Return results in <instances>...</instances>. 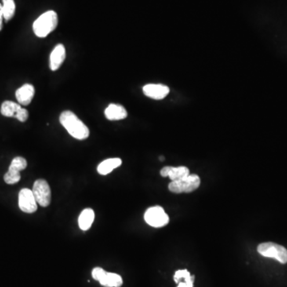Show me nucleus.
<instances>
[{
    "instance_id": "nucleus-1",
    "label": "nucleus",
    "mask_w": 287,
    "mask_h": 287,
    "mask_svg": "<svg viewBox=\"0 0 287 287\" xmlns=\"http://www.w3.org/2000/svg\"><path fill=\"white\" fill-rule=\"evenodd\" d=\"M59 121L70 136L75 139L82 140L89 137V128L73 112L69 110L63 112L59 117Z\"/></svg>"
},
{
    "instance_id": "nucleus-2",
    "label": "nucleus",
    "mask_w": 287,
    "mask_h": 287,
    "mask_svg": "<svg viewBox=\"0 0 287 287\" xmlns=\"http://www.w3.org/2000/svg\"><path fill=\"white\" fill-rule=\"evenodd\" d=\"M58 23L57 13L54 11H48L36 19L33 24V30L38 38H45L56 29Z\"/></svg>"
},
{
    "instance_id": "nucleus-3",
    "label": "nucleus",
    "mask_w": 287,
    "mask_h": 287,
    "mask_svg": "<svg viewBox=\"0 0 287 287\" xmlns=\"http://www.w3.org/2000/svg\"><path fill=\"white\" fill-rule=\"evenodd\" d=\"M201 185V179L197 175H188L186 177L171 182L168 185L169 191L176 194L190 193L197 190Z\"/></svg>"
},
{
    "instance_id": "nucleus-4",
    "label": "nucleus",
    "mask_w": 287,
    "mask_h": 287,
    "mask_svg": "<svg viewBox=\"0 0 287 287\" xmlns=\"http://www.w3.org/2000/svg\"><path fill=\"white\" fill-rule=\"evenodd\" d=\"M257 251L264 257L272 258L282 264L287 263V250L282 246L271 242L263 243L259 244Z\"/></svg>"
},
{
    "instance_id": "nucleus-5",
    "label": "nucleus",
    "mask_w": 287,
    "mask_h": 287,
    "mask_svg": "<svg viewBox=\"0 0 287 287\" xmlns=\"http://www.w3.org/2000/svg\"><path fill=\"white\" fill-rule=\"evenodd\" d=\"M145 220L153 227H165L169 222V217L164 208L160 206L152 207L145 213Z\"/></svg>"
},
{
    "instance_id": "nucleus-6",
    "label": "nucleus",
    "mask_w": 287,
    "mask_h": 287,
    "mask_svg": "<svg viewBox=\"0 0 287 287\" xmlns=\"http://www.w3.org/2000/svg\"><path fill=\"white\" fill-rule=\"evenodd\" d=\"M33 194L40 206H49L51 201V187L47 181L43 179H37L33 186Z\"/></svg>"
},
{
    "instance_id": "nucleus-7",
    "label": "nucleus",
    "mask_w": 287,
    "mask_h": 287,
    "mask_svg": "<svg viewBox=\"0 0 287 287\" xmlns=\"http://www.w3.org/2000/svg\"><path fill=\"white\" fill-rule=\"evenodd\" d=\"M19 206L22 212L25 213H34L38 208L33 192L28 188L22 189L19 194Z\"/></svg>"
},
{
    "instance_id": "nucleus-8",
    "label": "nucleus",
    "mask_w": 287,
    "mask_h": 287,
    "mask_svg": "<svg viewBox=\"0 0 287 287\" xmlns=\"http://www.w3.org/2000/svg\"><path fill=\"white\" fill-rule=\"evenodd\" d=\"M144 94L150 99L161 100L169 93V88L161 84H149L144 86Z\"/></svg>"
},
{
    "instance_id": "nucleus-9",
    "label": "nucleus",
    "mask_w": 287,
    "mask_h": 287,
    "mask_svg": "<svg viewBox=\"0 0 287 287\" xmlns=\"http://www.w3.org/2000/svg\"><path fill=\"white\" fill-rule=\"evenodd\" d=\"M161 175L163 177H169L174 181L186 177L190 175V172L187 167L166 166L161 169Z\"/></svg>"
},
{
    "instance_id": "nucleus-10",
    "label": "nucleus",
    "mask_w": 287,
    "mask_h": 287,
    "mask_svg": "<svg viewBox=\"0 0 287 287\" xmlns=\"http://www.w3.org/2000/svg\"><path fill=\"white\" fill-rule=\"evenodd\" d=\"M66 59V48L63 44H59L55 46L50 56V67L51 70L55 71L59 70Z\"/></svg>"
},
{
    "instance_id": "nucleus-11",
    "label": "nucleus",
    "mask_w": 287,
    "mask_h": 287,
    "mask_svg": "<svg viewBox=\"0 0 287 287\" xmlns=\"http://www.w3.org/2000/svg\"><path fill=\"white\" fill-rule=\"evenodd\" d=\"M35 93L34 87L30 84H25L17 89L15 96L19 104L23 106H28L32 101Z\"/></svg>"
},
{
    "instance_id": "nucleus-12",
    "label": "nucleus",
    "mask_w": 287,
    "mask_h": 287,
    "mask_svg": "<svg viewBox=\"0 0 287 287\" xmlns=\"http://www.w3.org/2000/svg\"><path fill=\"white\" fill-rule=\"evenodd\" d=\"M105 115L110 121H119L126 118L128 113L122 106L110 104L105 110Z\"/></svg>"
},
{
    "instance_id": "nucleus-13",
    "label": "nucleus",
    "mask_w": 287,
    "mask_h": 287,
    "mask_svg": "<svg viewBox=\"0 0 287 287\" xmlns=\"http://www.w3.org/2000/svg\"><path fill=\"white\" fill-rule=\"evenodd\" d=\"M122 164V161L120 158H110L105 160L102 161L100 165L98 167V172L101 175L106 176L108 174H110L112 171L114 170L115 168L121 166Z\"/></svg>"
},
{
    "instance_id": "nucleus-14",
    "label": "nucleus",
    "mask_w": 287,
    "mask_h": 287,
    "mask_svg": "<svg viewBox=\"0 0 287 287\" xmlns=\"http://www.w3.org/2000/svg\"><path fill=\"white\" fill-rule=\"evenodd\" d=\"M95 214L93 209L86 208L80 214L78 218V225L81 230H87L90 228L94 220Z\"/></svg>"
},
{
    "instance_id": "nucleus-15",
    "label": "nucleus",
    "mask_w": 287,
    "mask_h": 287,
    "mask_svg": "<svg viewBox=\"0 0 287 287\" xmlns=\"http://www.w3.org/2000/svg\"><path fill=\"white\" fill-rule=\"evenodd\" d=\"M99 282L105 287H121L123 284V280L119 274L106 272Z\"/></svg>"
},
{
    "instance_id": "nucleus-16",
    "label": "nucleus",
    "mask_w": 287,
    "mask_h": 287,
    "mask_svg": "<svg viewBox=\"0 0 287 287\" xmlns=\"http://www.w3.org/2000/svg\"><path fill=\"white\" fill-rule=\"evenodd\" d=\"M20 105L11 101H5L1 106V114L4 117H15L19 110L21 109Z\"/></svg>"
},
{
    "instance_id": "nucleus-17",
    "label": "nucleus",
    "mask_w": 287,
    "mask_h": 287,
    "mask_svg": "<svg viewBox=\"0 0 287 287\" xmlns=\"http://www.w3.org/2000/svg\"><path fill=\"white\" fill-rule=\"evenodd\" d=\"M4 18L7 22L13 18L15 13V4L14 0H3Z\"/></svg>"
},
{
    "instance_id": "nucleus-18",
    "label": "nucleus",
    "mask_w": 287,
    "mask_h": 287,
    "mask_svg": "<svg viewBox=\"0 0 287 287\" xmlns=\"http://www.w3.org/2000/svg\"><path fill=\"white\" fill-rule=\"evenodd\" d=\"M27 162L26 159L21 157H15L12 161V164L10 165L8 170L14 171V172H20L24 170L27 168Z\"/></svg>"
},
{
    "instance_id": "nucleus-19",
    "label": "nucleus",
    "mask_w": 287,
    "mask_h": 287,
    "mask_svg": "<svg viewBox=\"0 0 287 287\" xmlns=\"http://www.w3.org/2000/svg\"><path fill=\"white\" fill-rule=\"evenodd\" d=\"M21 179L20 172H14V171L8 170L4 175V181L8 184H15Z\"/></svg>"
},
{
    "instance_id": "nucleus-20",
    "label": "nucleus",
    "mask_w": 287,
    "mask_h": 287,
    "mask_svg": "<svg viewBox=\"0 0 287 287\" xmlns=\"http://www.w3.org/2000/svg\"><path fill=\"white\" fill-rule=\"evenodd\" d=\"M191 274L187 270H179L174 274V281L179 283L182 279H186L191 277Z\"/></svg>"
},
{
    "instance_id": "nucleus-21",
    "label": "nucleus",
    "mask_w": 287,
    "mask_h": 287,
    "mask_svg": "<svg viewBox=\"0 0 287 287\" xmlns=\"http://www.w3.org/2000/svg\"><path fill=\"white\" fill-rule=\"evenodd\" d=\"M106 274V270H103V269L101 268V267H96V268L93 269V271H92V277H93V279L99 281L100 280H102V278L104 277Z\"/></svg>"
},
{
    "instance_id": "nucleus-22",
    "label": "nucleus",
    "mask_w": 287,
    "mask_h": 287,
    "mask_svg": "<svg viewBox=\"0 0 287 287\" xmlns=\"http://www.w3.org/2000/svg\"><path fill=\"white\" fill-rule=\"evenodd\" d=\"M28 117L29 113L27 110L21 108V109L19 110V112H18L16 116H15V118L19 120V121H21V122H25V121L28 119Z\"/></svg>"
},
{
    "instance_id": "nucleus-23",
    "label": "nucleus",
    "mask_w": 287,
    "mask_h": 287,
    "mask_svg": "<svg viewBox=\"0 0 287 287\" xmlns=\"http://www.w3.org/2000/svg\"><path fill=\"white\" fill-rule=\"evenodd\" d=\"M195 276L192 275L190 278H186L184 281H179V285L177 287H193V282H194Z\"/></svg>"
},
{
    "instance_id": "nucleus-24",
    "label": "nucleus",
    "mask_w": 287,
    "mask_h": 287,
    "mask_svg": "<svg viewBox=\"0 0 287 287\" xmlns=\"http://www.w3.org/2000/svg\"><path fill=\"white\" fill-rule=\"evenodd\" d=\"M3 19H4V12H3L2 4H0V30L3 28Z\"/></svg>"
}]
</instances>
